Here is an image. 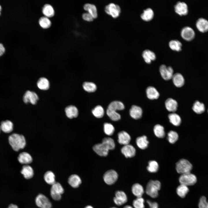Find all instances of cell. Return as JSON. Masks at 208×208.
I'll return each instance as SVG.
<instances>
[{
	"instance_id": "cell-1",
	"label": "cell",
	"mask_w": 208,
	"mask_h": 208,
	"mask_svg": "<svg viewBox=\"0 0 208 208\" xmlns=\"http://www.w3.org/2000/svg\"><path fill=\"white\" fill-rule=\"evenodd\" d=\"M9 143L14 151H17L23 148L26 145V140L22 135L13 133L9 137Z\"/></svg>"
},
{
	"instance_id": "cell-2",
	"label": "cell",
	"mask_w": 208,
	"mask_h": 208,
	"mask_svg": "<svg viewBox=\"0 0 208 208\" xmlns=\"http://www.w3.org/2000/svg\"><path fill=\"white\" fill-rule=\"evenodd\" d=\"M161 183L158 180H150L148 183L146 188V194L152 198H156L158 195V191L160 189Z\"/></svg>"
},
{
	"instance_id": "cell-3",
	"label": "cell",
	"mask_w": 208,
	"mask_h": 208,
	"mask_svg": "<svg viewBox=\"0 0 208 208\" xmlns=\"http://www.w3.org/2000/svg\"><path fill=\"white\" fill-rule=\"evenodd\" d=\"M192 168V164L186 159H181L176 164V171L178 173L181 174L190 172Z\"/></svg>"
},
{
	"instance_id": "cell-4",
	"label": "cell",
	"mask_w": 208,
	"mask_h": 208,
	"mask_svg": "<svg viewBox=\"0 0 208 208\" xmlns=\"http://www.w3.org/2000/svg\"><path fill=\"white\" fill-rule=\"evenodd\" d=\"M180 184L187 186H191L195 184L197 181V178L194 174L190 172L182 174L179 178Z\"/></svg>"
},
{
	"instance_id": "cell-5",
	"label": "cell",
	"mask_w": 208,
	"mask_h": 208,
	"mask_svg": "<svg viewBox=\"0 0 208 208\" xmlns=\"http://www.w3.org/2000/svg\"><path fill=\"white\" fill-rule=\"evenodd\" d=\"M64 192V189L61 184L55 182L52 185L51 189V195L54 200L58 201L61 198V195Z\"/></svg>"
},
{
	"instance_id": "cell-6",
	"label": "cell",
	"mask_w": 208,
	"mask_h": 208,
	"mask_svg": "<svg viewBox=\"0 0 208 208\" xmlns=\"http://www.w3.org/2000/svg\"><path fill=\"white\" fill-rule=\"evenodd\" d=\"M36 205L40 208H51L52 205L49 199L42 194H38L35 199Z\"/></svg>"
},
{
	"instance_id": "cell-7",
	"label": "cell",
	"mask_w": 208,
	"mask_h": 208,
	"mask_svg": "<svg viewBox=\"0 0 208 208\" xmlns=\"http://www.w3.org/2000/svg\"><path fill=\"white\" fill-rule=\"evenodd\" d=\"M117 172L113 170H110L106 171L104 174L103 179L105 182L107 184L112 185L114 184L118 178Z\"/></svg>"
},
{
	"instance_id": "cell-8",
	"label": "cell",
	"mask_w": 208,
	"mask_h": 208,
	"mask_svg": "<svg viewBox=\"0 0 208 208\" xmlns=\"http://www.w3.org/2000/svg\"><path fill=\"white\" fill-rule=\"evenodd\" d=\"M181 35L184 40L187 41H191L194 38L195 33L192 28L186 26L184 27L181 29Z\"/></svg>"
},
{
	"instance_id": "cell-9",
	"label": "cell",
	"mask_w": 208,
	"mask_h": 208,
	"mask_svg": "<svg viewBox=\"0 0 208 208\" xmlns=\"http://www.w3.org/2000/svg\"><path fill=\"white\" fill-rule=\"evenodd\" d=\"M105 10L107 14L111 15L114 18L118 16L120 12V8L119 6L112 3L106 6Z\"/></svg>"
},
{
	"instance_id": "cell-10",
	"label": "cell",
	"mask_w": 208,
	"mask_h": 208,
	"mask_svg": "<svg viewBox=\"0 0 208 208\" xmlns=\"http://www.w3.org/2000/svg\"><path fill=\"white\" fill-rule=\"evenodd\" d=\"M159 72L162 77L165 80L172 78L173 75V70L170 66H166L162 64L159 67Z\"/></svg>"
},
{
	"instance_id": "cell-11",
	"label": "cell",
	"mask_w": 208,
	"mask_h": 208,
	"mask_svg": "<svg viewBox=\"0 0 208 208\" xmlns=\"http://www.w3.org/2000/svg\"><path fill=\"white\" fill-rule=\"evenodd\" d=\"M23 99V101L25 103H30L33 105H35L38 99V97L35 92L27 90L24 94Z\"/></svg>"
},
{
	"instance_id": "cell-12",
	"label": "cell",
	"mask_w": 208,
	"mask_h": 208,
	"mask_svg": "<svg viewBox=\"0 0 208 208\" xmlns=\"http://www.w3.org/2000/svg\"><path fill=\"white\" fill-rule=\"evenodd\" d=\"M175 12L180 15H185L188 12L187 4L185 2L179 1L174 6Z\"/></svg>"
},
{
	"instance_id": "cell-13",
	"label": "cell",
	"mask_w": 208,
	"mask_h": 208,
	"mask_svg": "<svg viewBox=\"0 0 208 208\" xmlns=\"http://www.w3.org/2000/svg\"><path fill=\"white\" fill-rule=\"evenodd\" d=\"M115 196L113 200L116 205L120 206L127 202V195L122 191H118L116 192Z\"/></svg>"
},
{
	"instance_id": "cell-14",
	"label": "cell",
	"mask_w": 208,
	"mask_h": 208,
	"mask_svg": "<svg viewBox=\"0 0 208 208\" xmlns=\"http://www.w3.org/2000/svg\"><path fill=\"white\" fill-rule=\"evenodd\" d=\"M196 26L200 32H206L208 31V20L203 18H199L196 21Z\"/></svg>"
},
{
	"instance_id": "cell-15",
	"label": "cell",
	"mask_w": 208,
	"mask_h": 208,
	"mask_svg": "<svg viewBox=\"0 0 208 208\" xmlns=\"http://www.w3.org/2000/svg\"><path fill=\"white\" fill-rule=\"evenodd\" d=\"M93 149L96 154L101 156H107L109 151L107 147L102 143L95 144Z\"/></svg>"
},
{
	"instance_id": "cell-16",
	"label": "cell",
	"mask_w": 208,
	"mask_h": 208,
	"mask_svg": "<svg viewBox=\"0 0 208 208\" xmlns=\"http://www.w3.org/2000/svg\"><path fill=\"white\" fill-rule=\"evenodd\" d=\"M121 152L126 157L130 158L135 155L136 150L132 145L129 144L124 145L121 149Z\"/></svg>"
},
{
	"instance_id": "cell-17",
	"label": "cell",
	"mask_w": 208,
	"mask_h": 208,
	"mask_svg": "<svg viewBox=\"0 0 208 208\" xmlns=\"http://www.w3.org/2000/svg\"><path fill=\"white\" fill-rule=\"evenodd\" d=\"M119 143L124 145L129 144L131 140L129 135L126 131H122L118 134Z\"/></svg>"
},
{
	"instance_id": "cell-18",
	"label": "cell",
	"mask_w": 208,
	"mask_h": 208,
	"mask_svg": "<svg viewBox=\"0 0 208 208\" xmlns=\"http://www.w3.org/2000/svg\"><path fill=\"white\" fill-rule=\"evenodd\" d=\"M129 113L132 118L135 119H138L142 116V110L140 107L133 105L130 110Z\"/></svg>"
},
{
	"instance_id": "cell-19",
	"label": "cell",
	"mask_w": 208,
	"mask_h": 208,
	"mask_svg": "<svg viewBox=\"0 0 208 208\" xmlns=\"http://www.w3.org/2000/svg\"><path fill=\"white\" fill-rule=\"evenodd\" d=\"M18 159L21 164L25 165L31 163L33 160L31 156L26 152H23L20 153L18 157Z\"/></svg>"
},
{
	"instance_id": "cell-20",
	"label": "cell",
	"mask_w": 208,
	"mask_h": 208,
	"mask_svg": "<svg viewBox=\"0 0 208 208\" xmlns=\"http://www.w3.org/2000/svg\"><path fill=\"white\" fill-rule=\"evenodd\" d=\"M66 116L69 118L77 117L78 115V111L75 106L70 105L67 107L65 109Z\"/></svg>"
},
{
	"instance_id": "cell-21",
	"label": "cell",
	"mask_w": 208,
	"mask_h": 208,
	"mask_svg": "<svg viewBox=\"0 0 208 208\" xmlns=\"http://www.w3.org/2000/svg\"><path fill=\"white\" fill-rule=\"evenodd\" d=\"M69 184L73 187H78L81 183V181L79 176L76 174L71 175L68 179Z\"/></svg>"
},
{
	"instance_id": "cell-22",
	"label": "cell",
	"mask_w": 208,
	"mask_h": 208,
	"mask_svg": "<svg viewBox=\"0 0 208 208\" xmlns=\"http://www.w3.org/2000/svg\"><path fill=\"white\" fill-rule=\"evenodd\" d=\"M165 105L166 109L168 111L174 112L177 110L178 103L175 100L169 98L165 101Z\"/></svg>"
},
{
	"instance_id": "cell-23",
	"label": "cell",
	"mask_w": 208,
	"mask_h": 208,
	"mask_svg": "<svg viewBox=\"0 0 208 208\" xmlns=\"http://www.w3.org/2000/svg\"><path fill=\"white\" fill-rule=\"evenodd\" d=\"M21 173L26 179H29L34 176V172L32 168L30 166L25 165L23 166L21 171Z\"/></svg>"
},
{
	"instance_id": "cell-24",
	"label": "cell",
	"mask_w": 208,
	"mask_h": 208,
	"mask_svg": "<svg viewBox=\"0 0 208 208\" xmlns=\"http://www.w3.org/2000/svg\"><path fill=\"white\" fill-rule=\"evenodd\" d=\"M142 56L145 62L148 64L150 63L151 61L155 60L156 57L155 53L149 49L144 50L143 51Z\"/></svg>"
},
{
	"instance_id": "cell-25",
	"label": "cell",
	"mask_w": 208,
	"mask_h": 208,
	"mask_svg": "<svg viewBox=\"0 0 208 208\" xmlns=\"http://www.w3.org/2000/svg\"><path fill=\"white\" fill-rule=\"evenodd\" d=\"M146 92L148 98L150 99H157L159 97V92L153 86L148 87L146 89Z\"/></svg>"
},
{
	"instance_id": "cell-26",
	"label": "cell",
	"mask_w": 208,
	"mask_h": 208,
	"mask_svg": "<svg viewBox=\"0 0 208 208\" xmlns=\"http://www.w3.org/2000/svg\"><path fill=\"white\" fill-rule=\"evenodd\" d=\"M172 79L174 84L177 87H181L184 84V78L180 73H177L174 74Z\"/></svg>"
},
{
	"instance_id": "cell-27",
	"label": "cell",
	"mask_w": 208,
	"mask_h": 208,
	"mask_svg": "<svg viewBox=\"0 0 208 208\" xmlns=\"http://www.w3.org/2000/svg\"><path fill=\"white\" fill-rule=\"evenodd\" d=\"M42 12L44 16L48 18L53 17L55 14V11L53 6L49 4H45L42 9Z\"/></svg>"
},
{
	"instance_id": "cell-28",
	"label": "cell",
	"mask_w": 208,
	"mask_h": 208,
	"mask_svg": "<svg viewBox=\"0 0 208 208\" xmlns=\"http://www.w3.org/2000/svg\"><path fill=\"white\" fill-rule=\"evenodd\" d=\"M132 191L133 195L137 198L142 197L144 192L143 187L138 183H135L132 185Z\"/></svg>"
},
{
	"instance_id": "cell-29",
	"label": "cell",
	"mask_w": 208,
	"mask_h": 208,
	"mask_svg": "<svg viewBox=\"0 0 208 208\" xmlns=\"http://www.w3.org/2000/svg\"><path fill=\"white\" fill-rule=\"evenodd\" d=\"M138 147L142 149L147 148L149 143L147 138L145 135H143L137 138L136 140Z\"/></svg>"
},
{
	"instance_id": "cell-30",
	"label": "cell",
	"mask_w": 208,
	"mask_h": 208,
	"mask_svg": "<svg viewBox=\"0 0 208 208\" xmlns=\"http://www.w3.org/2000/svg\"><path fill=\"white\" fill-rule=\"evenodd\" d=\"M1 129L5 133H10L13 130V125L12 122L9 120L2 121L0 126Z\"/></svg>"
},
{
	"instance_id": "cell-31",
	"label": "cell",
	"mask_w": 208,
	"mask_h": 208,
	"mask_svg": "<svg viewBox=\"0 0 208 208\" xmlns=\"http://www.w3.org/2000/svg\"><path fill=\"white\" fill-rule=\"evenodd\" d=\"M37 86L40 90H46L49 87L50 84L49 80L45 77H41L39 79L37 82Z\"/></svg>"
},
{
	"instance_id": "cell-32",
	"label": "cell",
	"mask_w": 208,
	"mask_h": 208,
	"mask_svg": "<svg viewBox=\"0 0 208 208\" xmlns=\"http://www.w3.org/2000/svg\"><path fill=\"white\" fill-rule=\"evenodd\" d=\"M84 9L88 11L94 18L97 17V13L96 8L93 4L90 3H86L83 6Z\"/></svg>"
},
{
	"instance_id": "cell-33",
	"label": "cell",
	"mask_w": 208,
	"mask_h": 208,
	"mask_svg": "<svg viewBox=\"0 0 208 208\" xmlns=\"http://www.w3.org/2000/svg\"><path fill=\"white\" fill-rule=\"evenodd\" d=\"M154 13L153 10L150 8H148L144 10L141 14V18L144 21H148L152 19Z\"/></svg>"
},
{
	"instance_id": "cell-34",
	"label": "cell",
	"mask_w": 208,
	"mask_h": 208,
	"mask_svg": "<svg viewBox=\"0 0 208 208\" xmlns=\"http://www.w3.org/2000/svg\"><path fill=\"white\" fill-rule=\"evenodd\" d=\"M125 107L123 104L121 102L118 101H115L111 102L109 105L108 109L116 111L121 110L124 109Z\"/></svg>"
},
{
	"instance_id": "cell-35",
	"label": "cell",
	"mask_w": 208,
	"mask_h": 208,
	"mask_svg": "<svg viewBox=\"0 0 208 208\" xmlns=\"http://www.w3.org/2000/svg\"><path fill=\"white\" fill-rule=\"evenodd\" d=\"M168 118L171 123L174 126H179L181 123V119L177 114L172 113L169 114Z\"/></svg>"
},
{
	"instance_id": "cell-36",
	"label": "cell",
	"mask_w": 208,
	"mask_h": 208,
	"mask_svg": "<svg viewBox=\"0 0 208 208\" xmlns=\"http://www.w3.org/2000/svg\"><path fill=\"white\" fill-rule=\"evenodd\" d=\"M189 192L188 187L180 184L177 188L176 192L177 195L181 198H184Z\"/></svg>"
},
{
	"instance_id": "cell-37",
	"label": "cell",
	"mask_w": 208,
	"mask_h": 208,
	"mask_svg": "<svg viewBox=\"0 0 208 208\" xmlns=\"http://www.w3.org/2000/svg\"><path fill=\"white\" fill-rule=\"evenodd\" d=\"M55 177L54 173L51 171H48L45 172L44 175V179L48 184L52 185L56 182Z\"/></svg>"
},
{
	"instance_id": "cell-38",
	"label": "cell",
	"mask_w": 208,
	"mask_h": 208,
	"mask_svg": "<svg viewBox=\"0 0 208 208\" xmlns=\"http://www.w3.org/2000/svg\"><path fill=\"white\" fill-rule=\"evenodd\" d=\"M153 131L155 136L159 138H164L165 135L164 128L162 125L157 124L155 126Z\"/></svg>"
},
{
	"instance_id": "cell-39",
	"label": "cell",
	"mask_w": 208,
	"mask_h": 208,
	"mask_svg": "<svg viewBox=\"0 0 208 208\" xmlns=\"http://www.w3.org/2000/svg\"><path fill=\"white\" fill-rule=\"evenodd\" d=\"M40 26L44 29H47L50 27L51 22L49 18L45 16L40 17L38 21Z\"/></svg>"
},
{
	"instance_id": "cell-40",
	"label": "cell",
	"mask_w": 208,
	"mask_h": 208,
	"mask_svg": "<svg viewBox=\"0 0 208 208\" xmlns=\"http://www.w3.org/2000/svg\"><path fill=\"white\" fill-rule=\"evenodd\" d=\"M192 109L196 113L198 114H201L204 112L205 107L203 103L197 101L194 104Z\"/></svg>"
},
{
	"instance_id": "cell-41",
	"label": "cell",
	"mask_w": 208,
	"mask_h": 208,
	"mask_svg": "<svg viewBox=\"0 0 208 208\" xmlns=\"http://www.w3.org/2000/svg\"><path fill=\"white\" fill-rule=\"evenodd\" d=\"M169 45L170 48L173 50L179 51L181 49L182 43L177 40H171L169 42Z\"/></svg>"
},
{
	"instance_id": "cell-42",
	"label": "cell",
	"mask_w": 208,
	"mask_h": 208,
	"mask_svg": "<svg viewBox=\"0 0 208 208\" xmlns=\"http://www.w3.org/2000/svg\"><path fill=\"white\" fill-rule=\"evenodd\" d=\"M83 87L85 90L89 92H95L96 89V84L92 82H85L83 85Z\"/></svg>"
},
{
	"instance_id": "cell-43",
	"label": "cell",
	"mask_w": 208,
	"mask_h": 208,
	"mask_svg": "<svg viewBox=\"0 0 208 208\" xmlns=\"http://www.w3.org/2000/svg\"><path fill=\"white\" fill-rule=\"evenodd\" d=\"M159 166L157 162L155 161L151 160L149 161L147 169L151 173H155L157 171Z\"/></svg>"
},
{
	"instance_id": "cell-44",
	"label": "cell",
	"mask_w": 208,
	"mask_h": 208,
	"mask_svg": "<svg viewBox=\"0 0 208 208\" xmlns=\"http://www.w3.org/2000/svg\"><path fill=\"white\" fill-rule=\"evenodd\" d=\"M92 113L96 117L100 118L102 117L104 114L103 107L100 105L96 106L92 111Z\"/></svg>"
},
{
	"instance_id": "cell-45",
	"label": "cell",
	"mask_w": 208,
	"mask_h": 208,
	"mask_svg": "<svg viewBox=\"0 0 208 208\" xmlns=\"http://www.w3.org/2000/svg\"><path fill=\"white\" fill-rule=\"evenodd\" d=\"M102 143L105 145L108 149L111 150L115 147V144L114 140L110 138H105L103 139Z\"/></svg>"
},
{
	"instance_id": "cell-46",
	"label": "cell",
	"mask_w": 208,
	"mask_h": 208,
	"mask_svg": "<svg viewBox=\"0 0 208 208\" xmlns=\"http://www.w3.org/2000/svg\"><path fill=\"white\" fill-rule=\"evenodd\" d=\"M107 114L109 117L113 121H117L120 119L121 116L116 111L107 109Z\"/></svg>"
},
{
	"instance_id": "cell-47",
	"label": "cell",
	"mask_w": 208,
	"mask_h": 208,
	"mask_svg": "<svg viewBox=\"0 0 208 208\" xmlns=\"http://www.w3.org/2000/svg\"><path fill=\"white\" fill-rule=\"evenodd\" d=\"M179 135L177 132L171 131L168 133L167 139L169 142L171 144H174L178 140Z\"/></svg>"
},
{
	"instance_id": "cell-48",
	"label": "cell",
	"mask_w": 208,
	"mask_h": 208,
	"mask_svg": "<svg viewBox=\"0 0 208 208\" xmlns=\"http://www.w3.org/2000/svg\"><path fill=\"white\" fill-rule=\"evenodd\" d=\"M103 128L105 133L108 135H112L115 130L114 126L112 124L108 123L104 124Z\"/></svg>"
},
{
	"instance_id": "cell-49",
	"label": "cell",
	"mask_w": 208,
	"mask_h": 208,
	"mask_svg": "<svg viewBox=\"0 0 208 208\" xmlns=\"http://www.w3.org/2000/svg\"><path fill=\"white\" fill-rule=\"evenodd\" d=\"M144 200L142 197L137 198L133 202V205L135 208H145Z\"/></svg>"
},
{
	"instance_id": "cell-50",
	"label": "cell",
	"mask_w": 208,
	"mask_h": 208,
	"mask_svg": "<svg viewBox=\"0 0 208 208\" xmlns=\"http://www.w3.org/2000/svg\"><path fill=\"white\" fill-rule=\"evenodd\" d=\"M198 206L199 208H208V201L205 196L200 198Z\"/></svg>"
},
{
	"instance_id": "cell-51",
	"label": "cell",
	"mask_w": 208,
	"mask_h": 208,
	"mask_svg": "<svg viewBox=\"0 0 208 208\" xmlns=\"http://www.w3.org/2000/svg\"><path fill=\"white\" fill-rule=\"evenodd\" d=\"M82 17L84 20L88 21H92L94 18L88 12L83 13L82 15Z\"/></svg>"
},
{
	"instance_id": "cell-52",
	"label": "cell",
	"mask_w": 208,
	"mask_h": 208,
	"mask_svg": "<svg viewBox=\"0 0 208 208\" xmlns=\"http://www.w3.org/2000/svg\"><path fill=\"white\" fill-rule=\"evenodd\" d=\"M147 202L149 206V208H158V205L157 203L152 202L148 200H147Z\"/></svg>"
},
{
	"instance_id": "cell-53",
	"label": "cell",
	"mask_w": 208,
	"mask_h": 208,
	"mask_svg": "<svg viewBox=\"0 0 208 208\" xmlns=\"http://www.w3.org/2000/svg\"><path fill=\"white\" fill-rule=\"evenodd\" d=\"M5 49L3 45L0 43V57L5 53Z\"/></svg>"
},
{
	"instance_id": "cell-54",
	"label": "cell",
	"mask_w": 208,
	"mask_h": 208,
	"mask_svg": "<svg viewBox=\"0 0 208 208\" xmlns=\"http://www.w3.org/2000/svg\"><path fill=\"white\" fill-rule=\"evenodd\" d=\"M8 208H18L17 205L13 204H11L8 206Z\"/></svg>"
},
{
	"instance_id": "cell-55",
	"label": "cell",
	"mask_w": 208,
	"mask_h": 208,
	"mask_svg": "<svg viewBox=\"0 0 208 208\" xmlns=\"http://www.w3.org/2000/svg\"><path fill=\"white\" fill-rule=\"evenodd\" d=\"M123 208H133L130 205H126Z\"/></svg>"
},
{
	"instance_id": "cell-56",
	"label": "cell",
	"mask_w": 208,
	"mask_h": 208,
	"mask_svg": "<svg viewBox=\"0 0 208 208\" xmlns=\"http://www.w3.org/2000/svg\"><path fill=\"white\" fill-rule=\"evenodd\" d=\"M85 208H93L92 206L90 205L86 206Z\"/></svg>"
},
{
	"instance_id": "cell-57",
	"label": "cell",
	"mask_w": 208,
	"mask_h": 208,
	"mask_svg": "<svg viewBox=\"0 0 208 208\" xmlns=\"http://www.w3.org/2000/svg\"><path fill=\"white\" fill-rule=\"evenodd\" d=\"M1 5H0V15H1Z\"/></svg>"
},
{
	"instance_id": "cell-58",
	"label": "cell",
	"mask_w": 208,
	"mask_h": 208,
	"mask_svg": "<svg viewBox=\"0 0 208 208\" xmlns=\"http://www.w3.org/2000/svg\"><path fill=\"white\" fill-rule=\"evenodd\" d=\"M116 208V207H111V208Z\"/></svg>"
},
{
	"instance_id": "cell-59",
	"label": "cell",
	"mask_w": 208,
	"mask_h": 208,
	"mask_svg": "<svg viewBox=\"0 0 208 208\" xmlns=\"http://www.w3.org/2000/svg\"><path fill=\"white\" fill-rule=\"evenodd\" d=\"M1 130V128H0V130Z\"/></svg>"
},
{
	"instance_id": "cell-60",
	"label": "cell",
	"mask_w": 208,
	"mask_h": 208,
	"mask_svg": "<svg viewBox=\"0 0 208 208\" xmlns=\"http://www.w3.org/2000/svg\"></svg>"
},
{
	"instance_id": "cell-61",
	"label": "cell",
	"mask_w": 208,
	"mask_h": 208,
	"mask_svg": "<svg viewBox=\"0 0 208 208\" xmlns=\"http://www.w3.org/2000/svg\"></svg>"
}]
</instances>
